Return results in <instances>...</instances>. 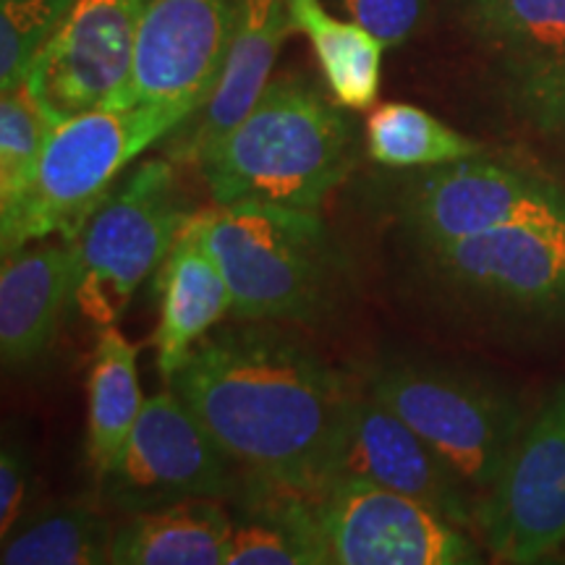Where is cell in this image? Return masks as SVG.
Wrapping results in <instances>:
<instances>
[{
	"instance_id": "4fadbf2b",
	"label": "cell",
	"mask_w": 565,
	"mask_h": 565,
	"mask_svg": "<svg viewBox=\"0 0 565 565\" xmlns=\"http://www.w3.org/2000/svg\"><path fill=\"white\" fill-rule=\"evenodd\" d=\"M242 0H145L129 84L116 105L196 113L221 82Z\"/></svg>"
},
{
	"instance_id": "ac0fdd59",
	"label": "cell",
	"mask_w": 565,
	"mask_h": 565,
	"mask_svg": "<svg viewBox=\"0 0 565 565\" xmlns=\"http://www.w3.org/2000/svg\"><path fill=\"white\" fill-rule=\"evenodd\" d=\"M233 515L221 500H183L126 515L110 542L116 565H223Z\"/></svg>"
},
{
	"instance_id": "9c48e42d",
	"label": "cell",
	"mask_w": 565,
	"mask_h": 565,
	"mask_svg": "<svg viewBox=\"0 0 565 565\" xmlns=\"http://www.w3.org/2000/svg\"><path fill=\"white\" fill-rule=\"evenodd\" d=\"M100 482L108 505L131 515L183 500L236 498L244 469L171 387L145 401L129 440Z\"/></svg>"
},
{
	"instance_id": "44dd1931",
	"label": "cell",
	"mask_w": 565,
	"mask_h": 565,
	"mask_svg": "<svg viewBox=\"0 0 565 565\" xmlns=\"http://www.w3.org/2000/svg\"><path fill=\"white\" fill-rule=\"evenodd\" d=\"M471 38L513 61L565 58V0H454Z\"/></svg>"
},
{
	"instance_id": "484cf974",
	"label": "cell",
	"mask_w": 565,
	"mask_h": 565,
	"mask_svg": "<svg viewBox=\"0 0 565 565\" xmlns=\"http://www.w3.org/2000/svg\"><path fill=\"white\" fill-rule=\"evenodd\" d=\"M242 521H233L223 565H312L307 547L278 515L238 508Z\"/></svg>"
},
{
	"instance_id": "277c9868",
	"label": "cell",
	"mask_w": 565,
	"mask_h": 565,
	"mask_svg": "<svg viewBox=\"0 0 565 565\" xmlns=\"http://www.w3.org/2000/svg\"><path fill=\"white\" fill-rule=\"evenodd\" d=\"M238 508L278 515L312 565L482 563L463 526L408 494L366 482L275 487L244 475Z\"/></svg>"
},
{
	"instance_id": "d6986e66",
	"label": "cell",
	"mask_w": 565,
	"mask_h": 565,
	"mask_svg": "<svg viewBox=\"0 0 565 565\" xmlns=\"http://www.w3.org/2000/svg\"><path fill=\"white\" fill-rule=\"evenodd\" d=\"M296 32L312 42L330 97L345 110H370L380 95L387 47L351 19H338L322 0H288Z\"/></svg>"
},
{
	"instance_id": "30bf717a",
	"label": "cell",
	"mask_w": 565,
	"mask_h": 565,
	"mask_svg": "<svg viewBox=\"0 0 565 565\" xmlns=\"http://www.w3.org/2000/svg\"><path fill=\"white\" fill-rule=\"evenodd\" d=\"M393 210L412 246H435L561 215L565 192L547 175L477 154L404 175Z\"/></svg>"
},
{
	"instance_id": "7c38bea8",
	"label": "cell",
	"mask_w": 565,
	"mask_h": 565,
	"mask_svg": "<svg viewBox=\"0 0 565 565\" xmlns=\"http://www.w3.org/2000/svg\"><path fill=\"white\" fill-rule=\"evenodd\" d=\"M145 0H74L21 89L55 124L116 105L129 84Z\"/></svg>"
},
{
	"instance_id": "ba28073f",
	"label": "cell",
	"mask_w": 565,
	"mask_h": 565,
	"mask_svg": "<svg viewBox=\"0 0 565 565\" xmlns=\"http://www.w3.org/2000/svg\"><path fill=\"white\" fill-rule=\"evenodd\" d=\"M192 215L179 192L173 162H139L68 242L76 309L100 330L118 324L131 296L160 270Z\"/></svg>"
},
{
	"instance_id": "ffe728a7",
	"label": "cell",
	"mask_w": 565,
	"mask_h": 565,
	"mask_svg": "<svg viewBox=\"0 0 565 565\" xmlns=\"http://www.w3.org/2000/svg\"><path fill=\"white\" fill-rule=\"evenodd\" d=\"M145 401L137 345L116 324L103 328L87 374V458L97 477H103L121 454Z\"/></svg>"
},
{
	"instance_id": "6da1fadb",
	"label": "cell",
	"mask_w": 565,
	"mask_h": 565,
	"mask_svg": "<svg viewBox=\"0 0 565 565\" xmlns=\"http://www.w3.org/2000/svg\"><path fill=\"white\" fill-rule=\"evenodd\" d=\"M246 477L309 487L359 387L273 324L215 328L168 380Z\"/></svg>"
},
{
	"instance_id": "e0dca14e",
	"label": "cell",
	"mask_w": 565,
	"mask_h": 565,
	"mask_svg": "<svg viewBox=\"0 0 565 565\" xmlns=\"http://www.w3.org/2000/svg\"><path fill=\"white\" fill-rule=\"evenodd\" d=\"M160 322L154 330L158 370L171 380L204 335L231 315L228 280L204 236L202 210L194 212L175 238L158 273Z\"/></svg>"
},
{
	"instance_id": "8992f818",
	"label": "cell",
	"mask_w": 565,
	"mask_h": 565,
	"mask_svg": "<svg viewBox=\"0 0 565 565\" xmlns=\"http://www.w3.org/2000/svg\"><path fill=\"white\" fill-rule=\"evenodd\" d=\"M366 391L427 443L477 503L503 475L526 427L511 387L461 366L385 362L372 370Z\"/></svg>"
},
{
	"instance_id": "9a60e30c",
	"label": "cell",
	"mask_w": 565,
	"mask_h": 565,
	"mask_svg": "<svg viewBox=\"0 0 565 565\" xmlns=\"http://www.w3.org/2000/svg\"><path fill=\"white\" fill-rule=\"evenodd\" d=\"M291 32H296V26L288 0H242L221 82L210 100L196 110L200 118L192 129L175 141V154L181 160L200 166L225 139V134L244 121L246 113L273 82L275 61Z\"/></svg>"
},
{
	"instance_id": "8fae6325",
	"label": "cell",
	"mask_w": 565,
	"mask_h": 565,
	"mask_svg": "<svg viewBox=\"0 0 565 565\" xmlns=\"http://www.w3.org/2000/svg\"><path fill=\"white\" fill-rule=\"evenodd\" d=\"M498 563L529 565L565 550V380L557 383L477 511Z\"/></svg>"
},
{
	"instance_id": "5bb4252c",
	"label": "cell",
	"mask_w": 565,
	"mask_h": 565,
	"mask_svg": "<svg viewBox=\"0 0 565 565\" xmlns=\"http://www.w3.org/2000/svg\"><path fill=\"white\" fill-rule=\"evenodd\" d=\"M366 482L422 500L463 529H477L479 503L427 443L408 424L380 404L370 391L359 393L338 429L315 484Z\"/></svg>"
},
{
	"instance_id": "83f0119b",
	"label": "cell",
	"mask_w": 565,
	"mask_h": 565,
	"mask_svg": "<svg viewBox=\"0 0 565 565\" xmlns=\"http://www.w3.org/2000/svg\"><path fill=\"white\" fill-rule=\"evenodd\" d=\"M345 19L356 21L385 47H398L422 30L429 0H335Z\"/></svg>"
},
{
	"instance_id": "2e32d148",
	"label": "cell",
	"mask_w": 565,
	"mask_h": 565,
	"mask_svg": "<svg viewBox=\"0 0 565 565\" xmlns=\"http://www.w3.org/2000/svg\"><path fill=\"white\" fill-rule=\"evenodd\" d=\"M74 303L71 244H30L3 254L0 267V359L6 370L38 364L58 338Z\"/></svg>"
},
{
	"instance_id": "cb8c5ba5",
	"label": "cell",
	"mask_w": 565,
	"mask_h": 565,
	"mask_svg": "<svg viewBox=\"0 0 565 565\" xmlns=\"http://www.w3.org/2000/svg\"><path fill=\"white\" fill-rule=\"evenodd\" d=\"M53 118L24 89L3 92L0 100V217L17 210L38 171Z\"/></svg>"
},
{
	"instance_id": "5b68a950",
	"label": "cell",
	"mask_w": 565,
	"mask_h": 565,
	"mask_svg": "<svg viewBox=\"0 0 565 565\" xmlns=\"http://www.w3.org/2000/svg\"><path fill=\"white\" fill-rule=\"evenodd\" d=\"M192 116L179 105H100L53 124L30 189L0 217V249L19 252L53 233L74 242L126 168Z\"/></svg>"
},
{
	"instance_id": "d4e9b609",
	"label": "cell",
	"mask_w": 565,
	"mask_h": 565,
	"mask_svg": "<svg viewBox=\"0 0 565 565\" xmlns=\"http://www.w3.org/2000/svg\"><path fill=\"white\" fill-rule=\"evenodd\" d=\"M74 0H3L0 6V89H21L63 13Z\"/></svg>"
},
{
	"instance_id": "7a4b0ae2",
	"label": "cell",
	"mask_w": 565,
	"mask_h": 565,
	"mask_svg": "<svg viewBox=\"0 0 565 565\" xmlns=\"http://www.w3.org/2000/svg\"><path fill=\"white\" fill-rule=\"evenodd\" d=\"M356 154V126L343 105L301 76H282L267 84L244 121L196 168L215 204L320 212L351 175Z\"/></svg>"
},
{
	"instance_id": "4316f807",
	"label": "cell",
	"mask_w": 565,
	"mask_h": 565,
	"mask_svg": "<svg viewBox=\"0 0 565 565\" xmlns=\"http://www.w3.org/2000/svg\"><path fill=\"white\" fill-rule=\"evenodd\" d=\"M513 68L521 108L542 131L565 141V58L521 63Z\"/></svg>"
},
{
	"instance_id": "52a82bcc",
	"label": "cell",
	"mask_w": 565,
	"mask_h": 565,
	"mask_svg": "<svg viewBox=\"0 0 565 565\" xmlns=\"http://www.w3.org/2000/svg\"><path fill=\"white\" fill-rule=\"evenodd\" d=\"M414 252L429 291L463 312L508 324L565 322V212Z\"/></svg>"
},
{
	"instance_id": "7402d4cb",
	"label": "cell",
	"mask_w": 565,
	"mask_h": 565,
	"mask_svg": "<svg viewBox=\"0 0 565 565\" xmlns=\"http://www.w3.org/2000/svg\"><path fill=\"white\" fill-rule=\"evenodd\" d=\"M116 526L82 503L53 505L24 519L3 542V565H103L110 563Z\"/></svg>"
},
{
	"instance_id": "f1b7e54d",
	"label": "cell",
	"mask_w": 565,
	"mask_h": 565,
	"mask_svg": "<svg viewBox=\"0 0 565 565\" xmlns=\"http://www.w3.org/2000/svg\"><path fill=\"white\" fill-rule=\"evenodd\" d=\"M32 484V456L17 437H6L0 450V542L24 521V505Z\"/></svg>"
},
{
	"instance_id": "603a6c76",
	"label": "cell",
	"mask_w": 565,
	"mask_h": 565,
	"mask_svg": "<svg viewBox=\"0 0 565 565\" xmlns=\"http://www.w3.org/2000/svg\"><path fill=\"white\" fill-rule=\"evenodd\" d=\"M366 152L393 171H419L484 154L479 141L412 103H383L366 118Z\"/></svg>"
},
{
	"instance_id": "3957f363",
	"label": "cell",
	"mask_w": 565,
	"mask_h": 565,
	"mask_svg": "<svg viewBox=\"0 0 565 565\" xmlns=\"http://www.w3.org/2000/svg\"><path fill=\"white\" fill-rule=\"evenodd\" d=\"M238 322H324L349 288V259L320 212L265 202L202 210Z\"/></svg>"
}]
</instances>
